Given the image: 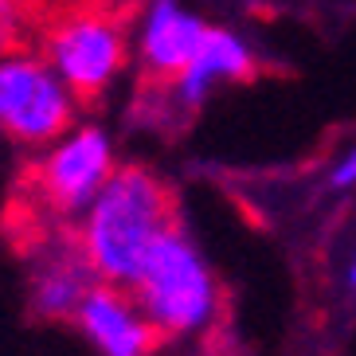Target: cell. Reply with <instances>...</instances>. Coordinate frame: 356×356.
I'll use <instances>...</instances> for the list:
<instances>
[{"mask_svg": "<svg viewBox=\"0 0 356 356\" xmlns=\"http://www.w3.org/2000/svg\"><path fill=\"white\" fill-rule=\"evenodd\" d=\"M172 227H177V204L165 180L145 165H118L106 188L74 220L71 239L95 282L134 290L149 254Z\"/></svg>", "mask_w": 356, "mask_h": 356, "instance_id": "6da1fadb", "label": "cell"}, {"mask_svg": "<svg viewBox=\"0 0 356 356\" xmlns=\"http://www.w3.org/2000/svg\"><path fill=\"white\" fill-rule=\"evenodd\" d=\"M134 298L165 345H200L223 314L220 282L180 223L149 254L141 278L134 282Z\"/></svg>", "mask_w": 356, "mask_h": 356, "instance_id": "7a4b0ae2", "label": "cell"}, {"mask_svg": "<svg viewBox=\"0 0 356 356\" xmlns=\"http://www.w3.org/2000/svg\"><path fill=\"white\" fill-rule=\"evenodd\" d=\"M40 51L86 106L122 79L134 51V28L110 0H79L43 24Z\"/></svg>", "mask_w": 356, "mask_h": 356, "instance_id": "3957f363", "label": "cell"}, {"mask_svg": "<svg viewBox=\"0 0 356 356\" xmlns=\"http://www.w3.org/2000/svg\"><path fill=\"white\" fill-rule=\"evenodd\" d=\"M79 95L47 63L40 47L0 55V137L24 149H47L79 126Z\"/></svg>", "mask_w": 356, "mask_h": 356, "instance_id": "277c9868", "label": "cell"}, {"mask_svg": "<svg viewBox=\"0 0 356 356\" xmlns=\"http://www.w3.org/2000/svg\"><path fill=\"white\" fill-rule=\"evenodd\" d=\"M114 172H118L114 137L102 126L79 122L63 137H55L47 149H40L28 188L47 216L74 223Z\"/></svg>", "mask_w": 356, "mask_h": 356, "instance_id": "5b68a950", "label": "cell"}, {"mask_svg": "<svg viewBox=\"0 0 356 356\" xmlns=\"http://www.w3.org/2000/svg\"><path fill=\"white\" fill-rule=\"evenodd\" d=\"M208 28L211 24L180 0H145L134 16V55L141 74L149 83L168 86L192 63L200 43L208 40Z\"/></svg>", "mask_w": 356, "mask_h": 356, "instance_id": "8992f818", "label": "cell"}, {"mask_svg": "<svg viewBox=\"0 0 356 356\" xmlns=\"http://www.w3.org/2000/svg\"><path fill=\"white\" fill-rule=\"evenodd\" d=\"M74 325L98 356H161L165 348L161 333L126 286L95 282L74 314Z\"/></svg>", "mask_w": 356, "mask_h": 356, "instance_id": "52a82bcc", "label": "cell"}, {"mask_svg": "<svg viewBox=\"0 0 356 356\" xmlns=\"http://www.w3.org/2000/svg\"><path fill=\"white\" fill-rule=\"evenodd\" d=\"M254 67H259V59H254L251 43L243 40L239 32H231V28H216L211 24L208 40L200 43L192 63L165 86L168 102L177 106V110H184V114H196L220 86L243 83Z\"/></svg>", "mask_w": 356, "mask_h": 356, "instance_id": "ba28073f", "label": "cell"}, {"mask_svg": "<svg viewBox=\"0 0 356 356\" xmlns=\"http://www.w3.org/2000/svg\"><path fill=\"white\" fill-rule=\"evenodd\" d=\"M95 286V274L83 262L79 247L59 243V247H43L32 262V309L47 321H74L86 290Z\"/></svg>", "mask_w": 356, "mask_h": 356, "instance_id": "9c48e42d", "label": "cell"}, {"mask_svg": "<svg viewBox=\"0 0 356 356\" xmlns=\"http://www.w3.org/2000/svg\"><path fill=\"white\" fill-rule=\"evenodd\" d=\"M28 32V0H0V55L16 51Z\"/></svg>", "mask_w": 356, "mask_h": 356, "instance_id": "30bf717a", "label": "cell"}, {"mask_svg": "<svg viewBox=\"0 0 356 356\" xmlns=\"http://www.w3.org/2000/svg\"><path fill=\"white\" fill-rule=\"evenodd\" d=\"M329 188L333 192H353L356 188V141L329 165Z\"/></svg>", "mask_w": 356, "mask_h": 356, "instance_id": "8fae6325", "label": "cell"}, {"mask_svg": "<svg viewBox=\"0 0 356 356\" xmlns=\"http://www.w3.org/2000/svg\"><path fill=\"white\" fill-rule=\"evenodd\" d=\"M345 290L356 298V247H353V254H348V262H345Z\"/></svg>", "mask_w": 356, "mask_h": 356, "instance_id": "7c38bea8", "label": "cell"}]
</instances>
